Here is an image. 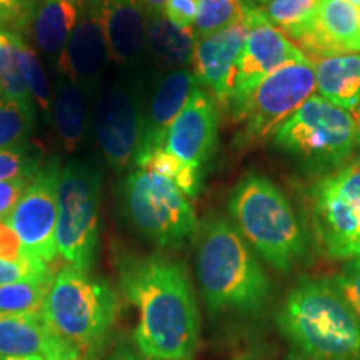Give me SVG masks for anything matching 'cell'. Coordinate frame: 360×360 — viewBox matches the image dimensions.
Returning a JSON list of instances; mask_svg holds the SVG:
<instances>
[{
	"label": "cell",
	"instance_id": "1",
	"mask_svg": "<svg viewBox=\"0 0 360 360\" xmlns=\"http://www.w3.org/2000/svg\"><path fill=\"white\" fill-rule=\"evenodd\" d=\"M124 295L137 309L135 347L154 360H192L199 345L200 314L182 260L164 254L119 260Z\"/></svg>",
	"mask_w": 360,
	"mask_h": 360
},
{
	"label": "cell",
	"instance_id": "2",
	"mask_svg": "<svg viewBox=\"0 0 360 360\" xmlns=\"http://www.w3.org/2000/svg\"><path fill=\"white\" fill-rule=\"evenodd\" d=\"M193 242L197 278L209 314L247 321L264 315L274 295L272 281L232 220L205 215Z\"/></svg>",
	"mask_w": 360,
	"mask_h": 360
},
{
	"label": "cell",
	"instance_id": "3",
	"mask_svg": "<svg viewBox=\"0 0 360 360\" xmlns=\"http://www.w3.org/2000/svg\"><path fill=\"white\" fill-rule=\"evenodd\" d=\"M277 327L290 360H360V317L332 278H300L283 299Z\"/></svg>",
	"mask_w": 360,
	"mask_h": 360
},
{
	"label": "cell",
	"instance_id": "4",
	"mask_svg": "<svg viewBox=\"0 0 360 360\" xmlns=\"http://www.w3.org/2000/svg\"><path fill=\"white\" fill-rule=\"evenodd\" d=\"M232 224L277 272L290 274L307 260L309 237L289 197L269 177L247 172L229 195Z\"/></svg>",
	"mask_w": 360,
	"mask_h": 360
},
{
	"label": "cell",
	"instance_id": "5",
	"mask_svg": "<svg viewBox=\"0 0 360 360\" xmlns=\"http://www.w3.org/2000/svg\"><path fill=\"white\" fill-rule=\"evenodd\" d=\"M42 312L57 339L89 360L114 327L119 299L110 283L69 265L53 276Z\"/></svg>",
	"mask_w": 360,
	"mask_h": 360
},
{
	"label": "cell",
	"instance_id": "6",
	"mask_svg": "<svg viewBox=\"0 0 360 360\" xmlns=\"http://www.w3.org/2000/svg\"><path fill=\"white\" fill-rule=\"evenodd\" d=\"M272 147L304 174L322 177L352 160L357 152V122L350 112L314 94L277 130Z\"/></svg>",
	"mask_w": 360,
	"mask_h": 360
},
{
	"label": "cell",
	"instance_id": "7",
	"mask_svg": "<svg viewBox=\"0 0 360 360\" xmlns=\"http://www.w3.org/2000/svg\"><path fill=\"white\" fill-rule=\"evenodd\" d=\"M122 209L134 231L160 249H182L199 229L186 193L148 169L130 170L124 179Z\"/></svg>",
	"mask_w": 360,
	"mask_h": 360
},
{
	"label": "cell",
	"instance_id": "8",
	"mask_svg": "<svg viewBox=\"0 0 360 360\" xmlns=\"http://www.w3.org/2000/svg\"><path fill=\"white\" fill-rule=\"evenodd\" d=\"M102 172L85 160H70L58 180L57 252L70 267L89 272L98 249Z\"/></svg>",
	"mask_w": 360,
	"mask_h": 360
},
{
	"label": "cell",
	"instance_id": "9",
	"mask_svg": "<svg viewBox=\"0 0 360 360\" xmlns=\"http://www.w3.org/2000/svg\"><path fill=\"white\" fill-rule=\"evenodd\" d=\"M315 65L312 58L290 62L264 79L231 115L240 125L236 147L252 148L276 135L287 119L314 96Z\"/></svg>",
	"mask_w": 360,
	"mask_h": 360
},
{
	"label": "cell",
	"instance_id": "10",
	"mask_svg": "<svg viewBox=\"0 0 360 360\" xmlns=\"http://www.w3.org/2000/svg\"><path fill=\"white\" fill-rule=\"evenodd\" d=\"M312 227L330 259L360 257V157L307 188Z\"/></svg>",
	"mask_w": 360,
	"mask_h": 360
},
{
	"label": "cell",
	"instance_id": "11",
	"mask_svg": "<svg viewBox=\"0 0 360 360\" xmlns=\"http://www.w3.org/2000/svg\"><path fill=\"white\" fill-rule=\"evenodd\" d=\"M147 87L141 70H122V75H117L96 97V141L115 174L135 169L142 141Z\"/></svg>",
	"mask_w": 360,
	"mask_h": 360
},
{
	"label": "cell",
	"instance_id": "12",
	"mask_svg": "<svg viewBox=\"0 0 360 360\" xmlns=\"http://www.w3.org/2000/svg\"><path fill=\"white\" fill-rule=\"evenodd\" d=\"M60 162L49 160L27 187L6 224L19 237L25 255L44 264L57 259V217Z\"/></svg>",
	"mask_w": 360,
	"mask_h": 360
},
{
	"label": "cell",
	"instance_id": "13",
	"mask_svg": "<svg viewBox=\"0 0 360 360\" xmlns=\"http://www.w3.org/2000/svg\"><path fill=\"white\" fill-rule=\"evenodd\" d=\"M244 13L249 22V34L233 72L231 96L225 103L231 115L270 74L290 62L307 58L285 34L269 24L260 13L245 6Z\"/></svg>",
	"mask_w": 360,
	"mask_h": 360
},
{
	"label": "cell",
	"instance_id": "14",
	"mask_svg": "<svg viewBox=\"0 0 360 360\" xmlns=\"http://www.w3.org/2000/svg\"><path fill=\"white\" fill-rule=\"evenodd\" d=\"M109 62L102 0H84L77 24L58 60L57 72L77 84L87 98H96L102 90Z\"/></svg>",
	"mask_w": 360,
	"mask_h": 360
},
{
	"label": "cell",
	"instance_id": "15",
	"mask_svg": "<svg viewBox=\"0 0 360 360\" xmlns=\"http://www.w3.org/2000/svg\"><path fill=\"white\" fill-rule=\"evenodd\" d=\"M217 143L219 103L205 89L197 87L170 127L164 148L204 174Z\"/></svg>",
	"mask_w": 360,
	"mask_h": 360
},
{
	"label": "cell",
	"instance_id": "16",
	"mask_svg": "<svg viewBox=\"0 0 360 360\" xmlns=\"http://www.w3.org/2000/svg\"><path fill=\"white\" fill-rule=\"evenodd\" d=\"M249 34L245 13L232 25L195 39L192 72L199 87L205 89L215 102L225 107L231 96L233 72L244 51Z\"/></svg>",
	"mask_w": 360,
	"mask_h": 360
},
{
	"label": "cell",
	"instance_id": "17",
	"mask_svg": "<svg viewBox=\"0 0 360 360\" xmlns=\"http://www.w3.org/2000/svg\"><path fill=\"white\" fill-rule=\"evenodd\" d=\"M197 87L199 82L191 69L165 72L148 85L143 105L142 141L135 169L143 157L157 148H164L170 127Z\"/></svg>",
	"mask_w": 360,
	"mask_h": 360
},
{
	"label": "cell",
	"instance_id": "18",
	"mask_svg": "<svg viewBox=\"0 0 360 360\" xmlns=\"http://www.w3.org/2000/svg\"><path fill=\"white\" fill-rule=\"evenodd\" d=\"M295 42L315 60L360 53V8L345 0H321L314 22Z\"/></svg>",
	"mask_w": 360,
	"mask_h": 360
},
{
	"label": "cell",
	"instance_id": "19",
	"mask_svg": "<svg viewBox=\"0 0 360 360\" xmlns=\"http://www.w3.org/2000/svg\"><path fill=\"white\" fill-rule=\"evenodd\" d=\"M102 19L112 64L124 72L141 70L148 20L141 0H102Z\"/></svg>",
	"mask_w": 360,
	"mask_h": 360
},
{
	"label": "cell",
	"instance_id": "20",
	"mask_svg": "<svg viewBox=\"0 0 360 360\" xmlns=\"http://www.w3.org/2000/svg\"><path fill=\"white\" fill-rule=\"evenodd\" d=\"M67 347L49 328L44 312L0 314V360L42 357L49 360Z\"/></svg>",
	"mask_w": 360,
	"mask_h": 360
},
{
	"label": "cell",
	"instance_id": "21",
	"mask_svg": "<svg viewBox=\"0 0 360 360\" xmlns=\"http://www.w3.org/2000/svg\"><path fill=\"white\" fill-rule=\"evenodd\" d=\"M84 0H39L30 34L39 51L57 69L62 52L77 24Z\"/></svg>",
	"mask_w": 360,
	"mask_h": 360
},
{
	"label": "cell",
	"instance_id": "22",
	"mask_svg": "<svg viewBox=\"0 0 360 360\" xmlns=\"http://www.w3.org/2000/svg\"><path fill=\"white\" fill-rule=\"evenodd\" d=\"M315 90L340 109L355 115L360 109V53L315 60Z\"/></svg>",
	"mask_w": 360,
	"mask_h": 360
},
{
	"label": "cell",
	"instance_id": "23",
	"mask_svg": "<svg viewBox=\"0 0 360 360\" xmlns=\"http://www.w3.org/2000/svg\"><path fill=\"white\" fill-rule=\"evenodd\" d=\"M89 98L77 84L64 74H57L53 87L52 120L57 139L67 154L82 146L89 125Z\"/></svg>",
	"mask_w": 360,
	"mask_h": 360
},
{
	"label": "cell",
	"instance_id": "24",
	"mask_svg": "<svg viewBox=\"0 0 360 360\" xmlns=\"http://www.w3.org/2000/svg\"><path fill=\"white\" fill-rule=\"evenodd\" d=\"M195 39L193 27L182 29L165 15L152 17L147 20L146 58H150V62L165 72L188 69L193 60Z\"/></svg>",
	"mask_w": 360,
	"mask_h": 360
},
{
	"label": "cell",
	"instance_id": "25",
	"mask_svg": "<svg viewBox=\"0 0 360 360\" xmlns=\"http://www.w3.org/2000/svg\"><path fill=\"white\" fill-rule=\"evenodd\" d=\"M289 39H297L314 22L321 0H242Z\"/></svg>",
	"mask_w": 360,
	"mask_h": 360
},
{
	"label": "cell",
	"instance_id": "26",
	"mask_svg": "<svg viewBox=\"0 0 360 360\" xmlns=\"http://www.w3.org/2000/svg\"><path fill=\"white\" fill-rule=\"evenodd\" d=\"M0 80H2L4 96L24 107L29 114L37 117L34 98L30 96L20 70L15 32H8L4 29H0Z\"/></svg>",
	"mask_w": 360,
	"mask_h": 360
},
{
	"label": "cell",
	"instance_id": "27",
	"mask_svg": "<svg viewBox=\"0 0 360 360\" xmlns=\"http://www.w3.org/2000/svg\"><path fill=\"white\" fill-rule=\"evenodd\" d=\"M17 42V56H19V64L22 75L29 87L30 96L34 98L35 109L37 114L44 117L45 120H52V101H53V90L49 84L47 72H45L42 62L30 45L24 39V35L15 34Z\"/></svg>",
	"mask_w": 360,
	"mask_h": 360
},
{
	"label": "cell",
	"instance_id": "28",
	"mask_svg": "<svg viewBox=\"0 0 360 360\" xmlns=\"http://www.w3.org/2000/svg\"><path fill=\"white\" fill-rule=\"evenodd\" d=\"M137 169H148L174 182L188 199H197L204 187V174L191 167L165 148H157L139 162Z\"/></svg>",
	"mask_w": 360,
	"mask_h": 360
},
{
	"label": "cell",
	"instance_id": "29",
	"mask_svg": "<svg viewBox=\"0 0 360 360\" xmlns=\"http://www.w3.org/2000/svg\"><path fill=\"white\" fill-rule=\"evenodd\" d=\"M52 278L0 285V314H39L51 290Z\"/></svg>",
	"mask_w": 360,
	"mask_h": 360
},
{
	"label": "cell",
	"instance_id": "30",
	"mask_svg": "<svg viewBox=\"0 0 360 360\" xmlns=\"http://www.w3.org/2000/svg\"><path fill=\"white\" fill-rule=\"evenodd\" d=\"M37 117L6 96L0 97V150L29 142Z\"/></svg>",
	"mask_w": 360,
	"mask_h": 360
},
{
	"label": "cell",
	"instance_id": "31",
	"mask_svg": "<svg viewBox=\"0 0 360 360\" xmlns=\"http://www.w3.org/2000/svg\"><path fill=\"white\" fill-rule=\"evenodd\" d=\"M244 15L242 0H199L193 30L197 37H204L232 25Z\"/></svg>",
	"mask_w": 360,
	"mask_h": 360
},
{
	"label": "cell",
	"instance_id": "32",
	"mask_svg": "<svg viewBox=\"0 0 360 360\" xmlns=\"http://www.w3.org/2000/svg\"><path fill=\"white\" fill-rule=\"evenodd\" d=\"M44 167V148L37 143L0 150V182L15 179H30Z\"/></svg>",
	"mask_w": 360,
	"mask_h": 360
},
{
	"label": "cell",
	"instance_id": "33",
	"mask_svg": "<svg viewBox=\"0 0 360 360\" xmlns=\"http://www.w3.org/2000/svg\"><path fill=\"white\" fill-rule=\"evenodd\" d=\"M39 0H0V29L15 34H30Z\"/></svg>",
	"mask_w": 360,
	"mask_h": 360
},
{
	"label": "cell",
	"instance_id": "34",
	"mask_svg": "<svg viewBox=\"0 0 360 360\" xmlns=\"http://www.w3.org/2000/svg\"><path fill=\"white\" fill-rule=\"evenodd\" d=\"M52 277L49 264L40 262L29 255H25L19 262L0 259V285L22 281H44V278Z\"/></svg>",
	"mask_w": 360,
	"mask_h": 360
},
{
	"label": "cell",
	"instance_id": "35",
	"mask_svg": "<svg viewBox=\"0 0 360 360\" xmlns=\"http://www.w3.org/2000/svg\"><path fill=\"white\" fill-rule=\"evenodd\" d=\"M337 289L360 317V257L350 259L342 265L340 272L332 278Z\"/></svg>",
	"mask_w": 360,
	"mask_h": 360
},
{
	"label": "cell",
	"instance_id": "36",
	"mask_svg": "<svg viewBox=\"0 0 360 360\" xmlns=\"http://www.w3.org/2000/svg\"><path fill=\"white\" fill-rule=\"evenodd\" d=\"M34 177L0 182V220H2V222H6L8 215L12 214V210L15 209V205L19 204V200L22 199V195L25 193L27 187L30 186Z\"/></svg>",
	"mask_w": 360,
	"mask_h": 360
},
{
	"label": "cell",
	"instance_id": "37",
	"mask_svg": "<svg viewBox=\"0 0 360 360\" xmlns=\"http://www.w3.org/2000/svg\"><path fill=\"white\" fill-rule=\"evenodd\" d=\"M197 6H199V0H167L164 15L174 25L182 27V29H192L195 24Z\"/></svg>",
	"mask_w": 360,
	"mask_h": 360
},
{
	"label": "cell",
	"instance_id": "38",
	"mask_svg": "<svg viewBox=\"0 0 360 360\" xmlns=\"http://www.w3.org/2000/svg\"><path fill=\"white\" fill-rule=\"evenodd\" d=\"M25 257L22 244L15 232L6 222L0 220V259L11 260V262H19Z\"/></svg>",
	"mask_w": 360,
	"mask_h": 360
},
{
	"label": "cell",
	"instance_id": "39",
	"mask_svg": "<svg viewBox=\"0 0 360 360\" xmlns=\"http://www.w3.org/2000/svg\"><path fill=\"white\" fill-rule=\"evenodd\" d=\"M89 360H154V359L146 357V355H142L139 350L129 347V345H119V347H115L110 354H107L105 357H101V359L92 357Z\"/></svg>",
	"mask_w": 360,
	"mask_h": 360
},
{
	"label": "cell",
	"instance_id": "40",
	"mask_svg": "<svg viewBox=\"0 0 360 360\" xmlns=\"http://www.w3.org/2000/svg\"><path fill=\"white\" fill-rule=\"evenodd\" d=\"M141 2H142L143 11H146L147 19L164 15L165 6H167V0H141Z\"/></svg>",
	"mask_w": 360,
	"mask_h": 360
},
{
	"label": "cell",
	"instance_id": "41",
	"mask_svg": "<svg viewBox=\"0 0 360 360\" xmlns=\"http://www.w3.org/2000/svg\"><path fill=\"white\" fill-rule=\"evenodd\" d=\"M49 360H85V359H84L82 355H80V354L75 352V350H72V349H65L64 352L57 354L56 357H52V359H49Z\"/></svg>",
	"mask_w": 360,
	"mask_h": 360
},
{
	"label": "cell",
	"instance_id": "42",
	"mask_svg": "<svg viewBox=\"0 0 360 360\" xmlns=\"http://www.w3.org/2000/svg\"><path fill=\"white\" fill-rule=\"evenodd\" d=\"M354 117H355V122H357V152L360 154V109Z\"/></svg>",
	"mask_w": 360,
	"mask_h": 360
},
{
	"label": "cell",
	"instance_id": "43",
	"mask_svg": "<svg viewBox=\"0 0 360 360\" xmlns=\"http://www.w3.org/2000/svg\"><path fill=\"white\" fill-rule=\"evenodd\" d=\"M345 2L352 4V6H354V7H357V8H360V0H345Z\"/></svg>",
	"mask_w": 360,
	"mask_h": 360
},
{
	"label": "cell",
	"instance_id": "44",
	"mask_svg": "<svg viewBox=\"0 0 360 360\" xmlns=\"http://www.w3.org/2000/svg\"><path fill=\"white\" fill-rule=\"evenodd\" d=\"M7 360H44L42 357H25V359H7Z\"/></svg>",
	"mask_w": 360,
	"mask_h": 360
},
{
	"label": "cell",
	"instance_id": "45",
	"mask_svg": "<svg viewBox=\"0 0 360 360\" xmlns=\"http://www.w3.org/2000/svg\"><path fill=\"white\" fill-rule=\"evenodd\" d=\"M4 96V89H2V80H0V97Z\"/></svg>",
	"mask_w": 360,
	"mask_h": 360
}]
</instances>
